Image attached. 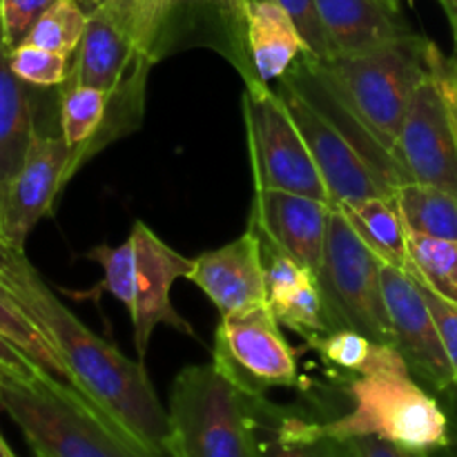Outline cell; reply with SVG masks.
<instances>
[{"label":"cell","instance_id":"3","mask_svg":"<svg viewBox=\"0 0 457 457\" xmlns=\"http://www.w3.org/2000/svg\"><path fill=\"white\" fill-rule=\"evenodd\" d=\"M348 395L353 409L321 424V431L337 440L378 437L427 455L451 445L449 418L391 344H373L366 366L348 384Z\"/></svg>","mask_w":457,"mask_h":457},{"label":"cell","instance_id":"37","mask_svg":"<svg viewBox=\"0 0 457 457\" xmlns=\"http://www.w3.org/2000/svg\"><path fill=\"white\" fill-rule=\"evenodd\" d=\"M440 67H442V74H445L446 83H449V87L453 89L455 96H457V58H446L445 54H442V61H440Z\"/></svg>","mask_w":457,"mask_h":457},{"label":"cell","instance_id":"30","mask_svg":"<svg viewBox=\"0 0 457 457\" xmlns=\"http://www.w3.org/2000/svg\"><path fill=\"white\" fill-rule=\"evenodd\" d=\"M373 339L357 333L353 328H335L330 333L321 335L308 346L320 353L321 360L333 369L344 370V373H360L369 361L370 351H373Z\"/></svg>","mask_w":457,"mask_h":457},{"label":"cell","instance_id":"35","mask_svg":"<svg viewBox=\"0 0 457 457\" xmlns=\"http://www.w3.org/2000/svg\"><path fill=\"white\" fill-rule=\"evenodd\" d=\"M346 445L353 457H431L427 453H415L393 442L378 440V437H353V440H346Z\"/></svg>","mask_w":457,"mask_h":457},{"label":"cell","instance_id":"24","mask_svg":"<svg viewBox=\"0 0 457 457\" xmlns=\"http://www.w3.org/2000/svg\"><path fill=\"white\" fill-rule=\"evenodd\" d=\"M406 272L457 306V241L409 232Z\"/></svg>","mask_w":457,"mask_h":457},{"label":"cell","instance_id":"23","mask_svg":"<svg viewBox=\"0 0 457 457\" xmlns=\"http://www.w3.org/2000/svg\"><path fill=\"white\" fill-rule=\"evenodd\" d=\"M397 208L409 232L457 241V195L424 183H404L395 190Z\"/></svg>","mask_w":457,"mask_h":457},{"label":"cell","instance_id":"1","mask_svg":"<svg viewBox=\"0 0 457 457\" xmlns=\"http://www.w3.org/2000/svg\"><path fill=\"white\" fill-rule=\"evenodd\" d=\"M0 286L47 337L80 395L163 457H172L170 415L145 364L125 357L110 339L89 330L40 277L25 250L0 237Z\"/></svg>","mask_w":457,"mask_h":457},{"label":"cell","instance_id":"40","mask_svg":"<svg viewBox=\"0 0 457 457\" xmlns=\"http://www.w3.org/2000/svg\"><path fill=\"white\" fill-rule=\"evenodd\" d=\"M440 61H442V54H440ZM440 61H437V65H440ZM440 74H442V67H440ZM442 79H445V74H442ZM445 85H446V89H449L451 105H453V112H455V120H457V96H455V92H453V89L449 87V83H446V79H445Z\"/></svg>","mask_w":457,"mask_h":457},{"label":"cell","instance_id":"21","mask_svg":"<svg viewBox=\"0 0 457 457\" xmlns=\"http://www.w3.org/2000/svg\"><path fill=\"white\" fill-rule=\"evenodd\" d=\"M253 420L262 457H353L346 442L321 431V424L290 415L253 395Z\"/></svg>","mask_w":457,"mask_h":457},{"label":"cell","instance_id":"20","mask_svg":"<svg viewBox=\"0 0 457 457\" xmlns=\"http://www.w3.org/2000/svg\"><path fill=\"white\" fill-rule=\"evenodd\" d=\"M36 132L29 94L9 65V47L0 18V219L9 186L21 170Z\"/></svg>","mask_w":457,"mask_h":457},{"label":"cell","instance_id":"12","mask_svg":"<svg viewBox=\"0 0 457 457\" xmlns=\"http://www.w3.org/2000/svg\"><path fill=\"white\" fill-rule=\"evenodd\" d=\"M277 83H279V87H275L277 94L297 123L312 161L328 187L333 205L342 201L366 199V196H395V183L353 141L346 129L339 128L286 76Z\"/></svg>","mask_w":457,"mask_h":457},{"label":"cell","instance_id":"33","mask_svg":"<svg viewBox=\"0 0 457 457\" xmlns=\"http://www.w3.org/2000/svg\"><path fill=\"white\" fill-rule=\"evenodd\" d=\"M286 9L293 22L297 25L299 34L306 40L308 52L312 58H330L333 47L328 43L324 25H321L320 12H317L315 0H277Z\"/></svg>","mask_w":457,"mask_h":457},{"label":"cell","instance_id":"4","mask_svg":"<svg viewBox=\"0 0 457 457\" xmlns=\"http://www.w3.org/2000/svg\"><path fill=\"white\" fill-rule=\"evenodd\" d=\"M0 409L36 457H163L52 375L18 378L0 370Z\"/></svg>","mask_w":457,"mask_h":457},{"label":"cell","instance_id":"31","mask_svg":"<svg viewBox=\"0 0 457 457\" xmlns=\"http://www.w3.org/2000/svg\"><path fill=\"white\" fill-rule=\"evenodd\" d=\"M262 237V235H259ZM263 244V268H266V290H268V306H277V303L286 302L299 286L312 275L308 268L295 262L290 254L272 245L262 237Z\"/></svg>","mask_w":457,"mask_h":457},{"label":"cell","instance_id":"29","mask_svg":"<svg viewBox=\"0 0 457 457\" xmlns=\"http://www.w3.org/2000/svg\"><path fill=\"white\" fill-rule=\"evenodd\" d=\"M70 56L52 52V49L36 47V45L21 43L16 49L9 52V65L13 74L25 85L34 87H61L67 80L70 67H67Z\"/></svg>","mask_w":457,"mask_h":457},{"label":"cell","instance_id":"25","mask_svg":"<svg viewBox=\"0 0 457 457\" xmlns=\"http://www.w3.org/2000/svg\"><path fill=\"white\" fill-rule=\"evenodd\" d=\"M0 335H4L13 346L21 348L43 373L52 375L58 382H65L67 386L74 388L70 370L62 364L58 353L54 351L47 337L36 328L34 321L25 315V311L13 302V297L3 286H0Z\"/></svg>","mask_w":457,"mask_h":457},{"label":"cell","instance_id":"11","mask_svg":"<svg viewBox=\"0 0 457 457\" xmlns=\"http://www.w3.org/2000/svg\"><path fill=\"white\" fill-rule=\"evenodd\" d=\"M440 54L436 45L431 71L415 89L393 156L406 183H424L457 195V120L437 65Z\"/></svg>","mask_w":457,"mask_h":457},{"label":"cell","instance_id":"38","mask_svg":"<svg viewBox=\"0 0 457 457\" xmlns=\"http://www.w3.org/2000/svg\"><path fill=\"white\" fill-rule=\"evenodd\" d=\"M442 9H445L446 18H449L451 34H453V47H455V58H457V0H440Z\"/></svg>","mask_w":457,"mask_h":457},{"label":"cell","instance_id":"42","mask_svg":"<svg viewBox=\"0 0 457 457\" xmlns=\"http://www.w3.org/2000/svg\"><path fill=\"white\" fill-rule=\"evenodd\" d=\"M379 3H384L386 7H391L393 12H400V7H397V0H379Z\"/></svg>","mask_w":457,"mask_h":457},{"label":"cell","instance_id":"2","mask_svg":"<svg viewBox=\"0 0 457 457\" xmlns=\"http://www.w3.org/2000/svg\"><path fill=\"white\" fill-rule=\"evenodd\" d=\"M433 47L424 36L409 34L370 52L330 58L303 54L286 79L346 129L400 187L406 179L393 152L415 89L431 71Z\"/></svg>","mask_w":457,"mask_h":457},{"label":"cell","instance_id":"22","mask_svg":"<svg viewBox=\"0 0 457 457\" xmlns=\"http://www.w3.org/2000/svg\"><path fill=\"white\" fill-rule=\"evenodd\" d=\"M335 208L346 217L355 235L382 263L406 270L409 268V230L404 226L395 196H366L342 201Z\"/></svg>","mask_w":457,"mask_h":457},{"label":"cell","instance_id":"15","mask_svg":"<svg viewBox=\"0 0 457 457\" xmlns=\"http://www.w3.org/2000/svg\"><path fill=\"white\" fill-rule=\"evenodd\" d=\"M187 281L199 286L221 315L268 303L263 244L257 228L192 259Z\"/></svg>","mask_w":457,"mask_h":457},{"label":"cell","instance_id":"13","mask_svg":"<svg viewBox=\"0 0 457 457\" xmlns=\"http://www.w3.org/2000/svg\"><path fill=\"white\" fill-rule=\"evenodd\" d=\"M382 293L391 321L393 346L402 353L411 373L436 391L455 386L453 369L418 281L406 270L382 263Z\"/></svg>","mask_w":457,"mask_h":457},{"label":"cell","instance_id":"34","mask_svg":"<svg viewBox=\"0 0 457 457\" xmlns=\"http://www.w3.org/2000/svg\"><path fill=\"white\" fill-rule=\"evenodd\" d=\"M415 281H418L420 290H422L424 302H427L428 308H431V315H433V320H436L437 333H440L442 346H445L446 357H449L451 369H453L455 386H457V306L455 303L446 302V299L440 297L437 293H433V290L428 288V286H424L420 279H415Z\"/></svg>","mask_w":457,"mask_h":457},{"label":"cell","instance_id":"8","mask_svg":"<svg viewBox=\"0 0 457 457\" xmlns=\"http://www.w3.org/2000/svg\"><path fill=\"white\" fill-rule=\"evenodd\" d=\"M317 284L335 328H353L373 342L393 346L382 293V262L366 248L335 205L330 210Z\"/></svg>","mask_w":457,"mask_h":457},{"label":"cell","instance_id":"10","mask_svg":"<svg viewBox=\"0 0 457 457\" xmlns=\"http://www.w3.org/2000/svg\"><path fill=\"white\" fill-rule=\"evenodd\" d=\"M212 361L250 395L299 386L297 351L268 303L221 315Z\"/></svg>","mask_w":457,"mask_h":457},{"label":"cell","instance_id":"6","mask_svg":"<svg viewBox=\"0 0 457 457\" xmlns=\"http://www.w3.org/2000/svg\"><path fill=\"white\" fill-rule=\"evenodd\" d=\"M85 259L103 268L101 284L87 293L67 295L96 299L101 293H107L123 303L132 317L134 348L138 360H145L156 326H170L186 337L199 339L195 326L179 315L170 299L174 281L181 277L187 279L192 259L170 248L147 223L134 221L123 244H101L87 250Z\"/></svg>","mask_w":457,"mask_h":457},{"label":"cell","instance_id":"39","mask_svg":"<svg viewBox=\"0 0 457 457\" xmlns=\"http://www.w3.org/2000/svg\"><path fill=\"white\" fill-rule=\"evenodd\" d=\"M76 3H79L80 7H83V12L87 13V16H92V13L98 12V9H101L103 4L107 3V0H76Z\"/></svg>","mask_w":457,"mask_h":457},{"label":"cell","instance_id":"7","mask_svg":"<svg viewBox=\"0 0 457 457\" xmlns=\"http://www.w3.org/2000/svg\"><path fill=\"white\" fill-rule=\"evenodd\" d=\"M172 457H262L253 395L214 361L187 366L170 388Z\"/></svg>","mask_w":457,"mask_h":457},{"label":"cell","instance_id":"27","mask_svg":"<svg viewBox=\"0 0 457 457\" xmlns=\"http://www.w3.org/2000/svg\"><path fill=\"white\" fill-rule=\"evenodd\" d=\"M270 308L275 312L277 321L284 328L302 335L308 344L315 342L321 335L335 330L328 306H326L324 295H321L320 284H317V277H311V279L303 281L286 302Z\"/></svg>","mask_w":457,"mask_h":457},{"label":"cell","instance_id":"32","mask_svg":"<svg viewBox=\"0 0 457 457\" xmlns=\"http://www.w3.org/2000/svg\"><path fill=\"white\" fill-rule=\"evenodd\" d=\"M54 3L58 0H0V18H3L4 43H7L9 52L27 38L36 21Z\"/></svg>","mask_w":457,"mask_h":457},{"label":"cell","instance_id":"18","mask_svg":"<svg viewBox=\"0 0 457 457\" xmlns=\"http://www.w3.org/2000/svg\"><path fill=\"white\" fill-rule=\"evenodd\" d=\"M245 36L253 71L262 83L284 79L303 54L311 56L297 25L277 0L250 3Z\"/></svg>","mask_w":457,"mask_h":457},{"label":"cell","instance_id":"28","mask_svg":"<svg viewBox=\"0 0 457 457\" xmlns=\"http://www.w3.org/2000/svg\"><path fill=\"white\" fill-rule=\"evenodd\" d=\"M87 21L89 16L76 0H58L36 21V25L31 27L22 43L52 49V52L65 54V56H74Z\"/></svg>","mask_w":457,"mask_h":457},{"label":"cell","instance_id":"16","mask_svg":"<svg viewBox=\"0 0 457 457\" xmlns=\"http://www.w3.org/2000/svg\"><path fill=\"white\" fill-rule=\"evenodd\" d=\"M333 205L284 190L254 192L250 226L317 277Z\"/></svg>","mask_w":457,"mask_h":457},{"label":"cell","instance_id":"9","mask_svg":"<svg viewBox=\"0 0 457 457\" xmlns=\"http://www.w3.org/2000/svg\"><path fill=\"white\" fill-rule=\"evenodd\" d=\"M244 119L254 192H295L333 205L311 150L277 89L262 80L245 85Z\"/></svg>","mask_w":457,"mask_h":457},{"label":"cell","instance_id":"17","mask_svg":"<svg viewBox=\"0 0 457 457\" xmlns=\"http://www.w3.org/2000/svg\"><path fill=\"white\" fill-rule=\"evenodd\" d=\"M335 54H360L413 34L400 12L379 0H315Z\"/></svg>","mask_w":457,"mask_h":457},{"label":"cell","instance_id":"5","mask_svg":"<svg viewBox=\"0 0 457 457\" xmlns=\"http://www.w3.org/2000/svg\"><path fill=\"white\" fill-rule=\"evenodd\" d=\"M250 3L253 0H107L101 12L152 67L183 49L208 47L232 62L248 85L259 80L245 36Z\"/></svg>","mask_w":457,"mask_h":457},{"label":"cell","instance_id":"26","mask_svg":"<svg viewBox=\"0 0 457 457\" xmlns=\"http://www.w3.org/2000/svg\"><path fill=\"white\" fill-rule=\"evenodd\" d=\"M107 112V94L89 85L61 87V134L71 150L92 141Z\"/></svg>","mask_w":457,"mask_h":457},{"label":"cell","instance_id":"19","mask_svg":"<svg viewBox=\"0 0 457 457\" xmlns=\"http://www.w3.org/2000/svg\"><path fill=\"white\" fill-rule=\"evenodd\" d=\"M137 58L138 54L134 52L128 36L98 9L89 16L79 49L74 52L70 74L61 87L89 85L112 94Z\"/></svg>","mask_w":457,"mask_h":457},{"label":"cell","instance_id":"14","mask_svg":"<svg viewBox=\"0 0 457 457\" xmlns=\"http://www.w3.org/2000/svg\"><path fill=\"white\" fill-rule=\"evenodd\" d=\"M70 163L71 145L62 134L54 137L36 132L4 199L0 237L9 245L25 250L27 237L40 219L52 212L54 199L70 181Z\"/></svg>","mask_w":457,"mask_h":457},{"label":"cell","instance_id":"36","mask_svg":"<svg viewBox=\"0 0 457 457\" xmlns=\"http://www.w3.org/2000/svg\"><path fill=\"white\" fill-rule=\"evenodd\" d=\"M0 370L9 375H18V378H34V375L43 373V370H40L21 348L13 346L4 335H0Z\"/></svg>","mask_w":457,"mask_h":457},{"label":"cell","instance_id":"41","mask_svg":"<svg viewBox=\"0 0 457 457\" xmlns=\"http://www.w3.org/2000/svg\"><path fill=\"white\" fill-rule=\"evenodd\" d=\"M0 457H16V455H13V451L9 449L7 442H4L3 436H0Z\"/></svg>","mask_w":457,"mask_h":457}]
</instances>
